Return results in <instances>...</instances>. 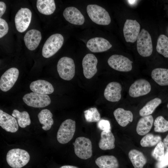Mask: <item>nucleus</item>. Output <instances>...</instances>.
Returning <instances> with one entry per match:
<instances>
[{
    "instance_id": "obj_1",
    "label": "nucleus",
    "mask_w": 168,
    "mask_h": 168,
    "mask_svg": "<svg viewBox=\"0 0 168 168\" xmlns=\"http://www.w3.org/2000/svg\"><path fill=\"white\" fill-rule=\"evenodd\" d=\"M30 156L26 150L15 148L10 150L7 153L6 160L8 164L13 168H21L29 162Z\"/></svg>"
},
{
    "instance_id": "obj_2",
    "label": "nucleus",
    "mask_w": 168,
    "mask_h": 168,
    "mask_svg": "<svg viewBox=\"0 0 168 168\" xmlns=\"http://www.w3.org/2000/svg\"><path fill=\"white\" fill-rule=\"evenodd\" d=\"M88 16L92 21L100 25H107L111 22V18L105 9L96 4H89L86 7Z\"/></svg>"
},
{
    "instance_id": "obj_3",
    "label": "nucleus",
    "mask_w": 168,
    "mask_h": 168,
    "mask_svg": "<svg viewBox=\"0 0 168 168\" xmlns=\"http://www.w3.org/2000/svg\"><path fill=\"white\" fill-rule=\"evenodd\" d=\"M64 38L60 34H55L51 35L45 41L42 49L43 56L49 58L55 54L62 47Z\"/></svg>"
},
{
    "instance_id": "obj_4",
    "label": "nucleus",
    "mask_w": 168,
    "mask_h": 168,
    "mask_svg": "<svg viewBox=\"0 0 168 168\" xmlns=\"http://www.w3.org/2000/svg\"><path fill=\"white\" fill-rule=\"evenodd\" d=\"M57 70L61 78L67 81L71 80L74 77L75 73L73 60L67 57L61 58L58 62Z\"/></svg>"
},
{
    "instance_id": "obj_5",
    "label": "nucleus",
    "mask_w": 168,
    "mask_h": 168,
    "mask_svg": "<svg viewBox=\"0 0 168 168\" xmlns=\"http://www.w3.org/2000/svg\"><path fill=\"white\" fill-rule=\"evenodd\" d=\"M76 130V122L70 119H67L61 124L57 133V138L60 143H68L73 138Z\"/></svg>"
},
{
    "instance_id": "obj_6",
    "label": "nucleus",
    "mask_w": 168,
    "mask_h": 168,
    "mask_svg": "<svg viewBox=\"0 0 168 168\" xmlns=\"http://www.w3.org/2000/svg\"><path fill=\"white\" fill-rule=\"evenodd\" d=\"M73 145L75 154L79 158L86 160L92 156V143L89 139L84 137H78Z\"/></svg>"
},
{
    "instance_id": "obj_7",
    "label": "nucleus",
    "mask_w": 168,
    "mask_h": 168,
    "mask_svg": "<svg viewBox=\"0 0 168 168\" xmlns=\"http://www.w3.org/2000/svg\"><path fill=\"white\" fill-rule=\"evenodd\" d=\"M137 48L139 54L144 57L150 56L153 51L151 36L144 29L142 30L137 40Z\"/></svg>"
},
{
    "instance_id": "obj_8",
    "label": "nucleus",
    "mask_w": 168,
    "mask_h": 168,
    "mask_svg": "<svg viewBox=\"0 0 168 168\" xmlns=\"http://www.w3.org/2000/svg\"><path fill=\"white\" fill-rule=\"evenodd\" d=\"M23 100L28 105L35 108H43L47 106L51 103L49 96L34 92L27 93L23 96Z\"/></svg>"
},
{
    "instance_id": "obj_9",
    "label": "nucleus",
    "mask_w": 168,
    "mask_h": 168,
    "mask_svg": "<svg viewBox=\"0 0 168 168\" xmlns=\"http://www.w3.org/2000/svg\"><path fill=\"white\" fill-rule=\"evenodd\" d=\"M133 61L122 55L114 54L108 60L109 65L113 69L120 72H128L132 69Z\"/></svg>"
},
{
    "instance_id": "obj_10",
    "label": "nucleus",
    "mask_w": 168,
    "mask_h": 168,
    "mask_svg": "<svg viewBox=\"0 0 168 168\" xmlns=\"http://www.w3.org/2000/svg\"><path fill=\"white\" fill-rule=\"evenodd\" d=\"M32 13L26 8H21L16 13L15 17L16 27L20 32H23L27 30L30 23Z\"/></svg>"
},
{
    "instance_id": "obj_11",
    "label": "nucleus",
    "mask_w": 168,
    "mask_h": 168,
    "mask_svg": "<svg viewBox=\"0 0 168 168\" xmlns=\"http://www.w3.org/2000/svg\"><path fill=\"white\" fill-rule=\"evenodd\" d=\"M19 75V70L16 68H12L7 70L0 78L1 90L4 92L10 90L17 81Z\"/></svg>"
},
{
    "instance_id": "obj_12",
    "label": "nucleus",
    "mask_w": 168,
    "mask_h": 168,
    "mask_svg": "<svg viewBox=\"0 0 168 168\" xmlns=\"http://www.w3.org/2000/svg\"><path fill=\"white\" fill-rule=\"evenodd\" d=\"M151 89V85L148 81L144 79H139L131 85L128 93L131 97L136 98L148 94Z\"/></svg>"
},
{
    "instance_id": "obj_13",
    "label": "nucleus",
    "mask_w": 168,
    "mask_h": 168,
    "mask_svg": "<svg viewBox=\"0 0 168 168\" xmlns=\"http://www.w3.org/2000/svg\"><path fill=\"white\" fill-rule=\"evenodd\" d=\"M140 28V25L136 20L127 19L123 30L126 41L128 42H134L137 40Z\"/></svg>"
},
{
    "instance_id": "obj_14",
    "label": "nucleus",
    "mask_w": 168,
    "mask_h": 168,
    "mask_svg": "<svg viewBox=\"0 0 168 168\" xmlns=\"http://www.w3.org/2000/svg\"><path fill=\"white\" fill-rule=\"evenodd\" d=\"M97 62V58L93 54H87L84 57L82 66L83 74L86 78H91L96 73Z\"/></svg>"
},
{
    "instance_id": "obj_15",
    "label": "nucleus",
    "mask_w": 168,
    "mask_h": 168,
    "mask_svg": "<svg viewBox=\"0 0 168 168\" xmlns=\"http://www.w3.org/2000/svg\"><path fill=\"white\" fill-rule=\"evenodd\" d=\"M122 88L119 82H113L106 86L104 91V96L108 101L115 102L119 101L121 99V92Z\"/></svg>"
},
{
    "instance_id": "obj_16",
    "label": "nucleus",
    "mask_w": 168,
    "mask_h": 168,
    "mask_svg": "<svg viewBox=\"0 0 168 168\" xmlns=\"http://www.w3.org/2000/svg\"><path fill=\"white\" fill-rule=\"evenodd\" d=\"M112 45L107 40L101 37H95L90 39L86 44L87 47L94 53L102 52L110 49Z\"/></svg>"
},
{
    "instance_id": "obj_17",
    "label": "nucleus",
    "mask_w": 168,
    "mask_h": 168,
    "mask_svg": "<svg viewBox=\"0 0 168 168\" xmlns=\"http://www.w3.org/2000/svg\"><path fill=\"white\" fill-rule=\"evenodd\" d=\"M63 15L65 19L69 23L75 25H81L85 21V18L80 11L73 7L66 8Z\"/></svg>"
},
{
    "instance_id": "obj_18",
    "label": "nucleus",
    "mask_w": 168,
    "mask_h": 168,
    "mask_svg": "<svg viewBox=\"0 0 168 168\" xmlns=\"http://www.w3.org/2000/svg\"><path fill=\"white\" fill-rule=\"evenodd\" d=\"M0 126L6 131L15 133L18 129L16 119L14 117L0 110Z\"/></svg>"
},
{
    "instance_id": "obj_19",
    "label": "nucleus",
    "mask_w": 168,
    "mask_h": 168,
    "mask_svg": "<svg viewBox=\"0 0 168 168\" xmlns=\"http://www.w3.org/2000/svg\"><path fill=\"white\" fill-rule=\"evenodd\" d=\"M40 32L36 29H31L25 34L24 40L26 47L30 50H35L38 46L41 40Z\"/></svg>"
},
{
    "instance_id": "obj_20",
    "label": "nucleus",
    "mask_w": 168,
    "mask_h": 168,
    "mask_svg": "<svg viewBox=\"0 0 168 168\" xmlns=\"http://www.w3.org/2000/svg\"><path fill=\"white\" fill-rule=\"evenodd\" d=\"M30 88L33 92L43 95L49 94L54 91V88L51 83L43 80H38L32 82Z\"/></svg>"
},
{
    "instance_id": "obj_21",
    "label": "nucleus",
    "mask_w": 168,
    "mask_h": 168,
    "mask_svg": "<svg viewBox=\"0 0 168 168\" xmlns=\"http://www.w3.org/2000/svg\"><path fill=\"white\" fill-rule=\"evenodd\" d=\"M98 145L104 150L113 149L115 147V138L110 130L103 131L100 134Z\"/></svg>"
},
{
    "instance_id": "obj_22",
    "label": "nucleus",
    "mask_w": 168,
    "mask_h": 168,
    "mask_svg": "<svg viewBox=\"0 0 168 168\" xmlns=\"http://www.w3.org/2000/svg\"><path fill=\"white\" fill-rule=\"evenodd\" d=\"M113 114L118 124L122 127L126 126L133 120V115L132 112L122 108L116 109L114 111Z\"/></svg>"
},
{
    "instance_id": "obj_23",
    "label": "nucleus",
    "mask_w": 168,
    "mask_h": 168,
    "mask_svg": "<svg viewBox=\"0 0 168 168\" xmlns=\"http://www.w3.org/2000/svg\"><path fill=\"white\" fill-rule=\"evenodd\" d=\"M154 122L151 115L142 117L138 120L136 127V132L140 135L147 134L151 130Z\"/></svg>"
},
{
    "instance_id": "obj_24",
    "label": "nucleus",
    "mask_w": 168,
    "mask_h": 168,
    "mask_svg": "<svg viewBox=\"0 0 168 168\" xmlns=\"http://www.w3.org/2000/svg\"><path fill=\"white\" fill-rule=\"evenodd\" d=\"M95 163L100 168H118L119 167L117 159L112 155L100 156L96 160Z\"/></svg>"
},
{
    "instance_id": "obj_25",
    "label": "nucleus",
    "mask_w": 168,
    "mask_h": 168,
    "mask_svg": "<svg viewBox=\"0 0 168 168\" xmlns=\"http://www.w3.org/2000/svg\"><path fill=\"white\" fill-rule=\"evenodd\" d=\"M152 79L161 86H168V69L157 68L154 69L151 74Z\"/></svg>"
},
{
    "instance_id": "obj_26",
    "label": "nucleus",
    "mask_w": 168,
    "mask_h": 168,
    "mask_svg": "<svg viewBox=\"0 0 168 168\" xmlns=\"http://www.w3.org/2000/svg\"><path fill=\"white\" fill-rule=\"evenodd\" d=\"M128 157L134 168H143L147 162L143 153L140 151L133 149L128 152Z\"/></svg>"
},
{
    "instance_id": "obj_27",
    "label": "nucleus",
    "mask_w": 168,
    "mask_h": 168,
    "mask_svg": "<svg viewBox=\"0 0 168 168\" xmlns=\"http://www.w3.org/2000/svg\"><path fill=\"white\" fill-rule=\"evenodd\" d=\"M36 7L39 12L45 15L53 14L56 9V6L54 0H37Z\"/></svg>"
},
{
    "instance_id": "obj_28",
    "label": "nucleus",
    "mask_w": 168,
    "mask_h": 168,
    "mask_svg": "<svg viewBox=\"0 0 168 168\" xmlns=\"http://www.w3.org/2000/svg\"><path fill=\"white\" fill-rule=\"evenodd\" d=\"M38 117L40 123L43 125L42 128L45 131L50 129L54 124L53 114L50 111L43 109L38 114Z\"/></svg>"
},
{
    "instance_id": "obj_29",
    "label": "nucleus",
    "mask_w": 168,
    "mask_h": 168,
    "mask_svg": "<svg viewBox=\"0 0 168 168\" xmlns=\"http://www.w3.org/2000/svg\"><path fill=\"white\" fill-rule=\"evenodd\" d=\"M161 102V100L158 98H155L150 100L140 110L139 115L142 117L150 115Z\"/></svg>"
},
{
    "instance_id": "obj_30",
    "label": "nucleus",
    "mask_w": 168,
    "mask_h": 168,
    "mask_svg": "<svg viewBox=\"0 0 168 168\" xmlns=\"http://www.w3.org/2000/svg\"><path fill=\"white\" fill-rule=\"evenodd\" d=\"M12 115L16 119L19 125L21 128H25L31 124L29 115L26 111L20 112L15 109L13 111Z\"/></svg>"
},
{
    "instance_id": "obj_31",
    "label": "nucleus",
    "mask_w": 168,
    "mask_h": 168,
    "mask_svg": "<svg viewBox=\"0 0 168 168\" xmlns=\"http://www.w3.org/2000/svg\"><path fill=\"white\" fill-rule=\"evenodd\" d=\"M156 50L160 54L168 58V37L164 35L159 36L157 40Z\"/></svg>"
},
{
    "instance_id": "obj_32",
    "label": "nucleus",
    "mask_w": 168,
    "mask_h": 168,
    "mask_svg": "<svg viewBox=\"0 0 168 168\" xmlns=\"http://www.w3.org/2000/svg\"><path fill=\"white\" fill-rule=\"evenodd\" d=\"M161 140V138L159 135L148 133L142 138L140 143L142 147H151L157 145Z\"/></svg>"
},
{
    "instance_id": "obj_33",
    "label": "nucleus",
    "mask_w": 168,
    "mask_h": 168,
    "mask_svg": "<svg viewBox=\"0 0 168 168\" xmlns=\"http://www.w3.org/2000/svg\"><path fill=\"white\" fill-rule=\"evenodd\" d=\"M154 130L159 133H164L168 131V121L162 116L157 117L154 121Z\"/></svg>"
},
{
    "instance_id": "obj_34",
    "label": "nucleus",
    "mask_w": 168,
    "mask_h": 168,
    "mask_svg": "<svg viewBox=\"0 0 168 168\" xmlns=\"http://www.w3.org/2000/svg\"><path fill=\"white\" fill-rule=\"evenodd\" d=\"M85 119L89 122H97L100 119V115L96 107L90 108L84 112Z\"/></svg>"
},
{
    "instance_id": "obj_35",
    "label": "nucleus",
    "mask_w": 168,
    "mask_h": 168,
    "mask_svg": "<svg viewBox=\"0 0 168 168\" xmlns=\"http://www.w3.org/2000/svg\"><path fill=\"white\" fill-rule=\"evenodd\" d=\"M165 147L163 142L160 141L156 145L152 152L153 157L158 161H160L165 155Z\"/></svg>"
},
{
    "instance_id": "obj_36",
    "label": "nucleus",
    "mask_w": 168,
    "mask_h": 168,
    "mask_svg": "<svg viewBox=\"0 0 168 168\" xmlns=\"http://www.w3.org/2000/svg\"><path fill=\"white\" fill-rule=\"evenodd\" d=\"M8 26L6 21L3 19L0 18V38L5 36L8 32Z\"/></svg>"
},
{
    "instance_id": "obj_37",
    "label": "nucleus",
    "mask_w": 168,
    "mask_h": 168,
    "mask_svg": "<svg viewBox=\"0 0 168 168\" xmlns=\"http://www.w3.org/2000/svg\"><path fill=\"white\" fill-rule=\"evenodd\" d=\"M168 166V151H167L162 159L157 162L156 167V168H166Z\"/></svg>"
},
{
    "instance_id": "obj_38",
    "label": "nucleus",
    "mask_w": 168,
    "mask_h": 168,
    "mask_svg": "<svg viewBox=\"0 0 168 168\" xmlns=\"http://www.w3.org/2000/svg\"><path fill=\"white\" fill-rule=\"evenodd\" d=\"M98 127L103 131L110 130L111 129L110 122L107 120L101 119L99 121L98 123Z\"/></svg>"
},
{
    "instance_id": "obj_39",
    "label": "nucleus",
    "mask_w": 168,
    "mask_h": 168,
    "mask_svg": "<svg viewBox=\"0 0 168 168\" xmlns=\"http://www.w3.org/2000/svg\"><path fill=\"white\" fill-rule=\"evenodd\" d=\"M6 8V6L4 2H0V17H1L5 13Z\"/></svg>"
},
{
    "instance_id": "obj_40",
    "label": "nucleus",
    "mask_w": 168,
    "mask_h": 168,
    "mask_svg": "<svg viewBox=\"0 0 168 168\" xmlns=\"http://www.w3.org/2000/svg\"><path fill=\"white\" fill-rule=\"evenodd\" d=\"M165 149L166 151H168V134L163 140Z\"/></svg>"
},
{
    "instance_id": "obj_41",
    "label": "nucleus",
    "mask_w": 168,
    "mask_h": 168,
    "mask_svg": "<svg viewBox=\"0 0 168 168\" xmlns=\"http://www.w3.org/2000/svg\"><path fill=\"white\" fill-rule=\"evenodd\" d=\"M59 168H78L77 166H70V165H66V166H63Z\"/></svg>"
},
{
    "instance_id": "obj_42",
    "label": "nucleus",
    "mask_w": 168,
    "mask_h": 168,
    "mask_svg": "<svg viewBox=\"0 0 168 168\" xmlns=\"http://www.w3.org/2000/svg\"><path fill=\"white\" fill-rule=\"evenodd\" d=\"M130 4H133L136 1V0H128L127 1Z\"/></svg>"
},
{
    "instance_id": "obj_43",
    "label": "nucleus",
    "mask_w": 168,
    "mask_h": 168,
    "mask_svg": "<svg viewBox=\"0 0 168 168\" xmlns=\"http://www.w3.org/2000/svg\"><path fill=\"white\" fill-rule=\"evenodd\" d=\"M167 107L168 108V103L167 105Z\"/></svg>"
}]
</instances>
